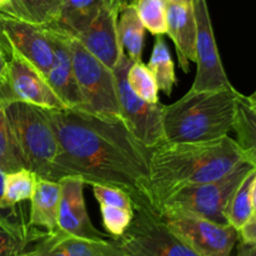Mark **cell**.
Wrapping results in <instances>:
<instances>
[{
	"label": "cell",
	"mask_w": 256,
	"mask_h": 256,
	"mask_svg": "<svg viewBox=\"0 0 256 256\" xmlns=\"http://www.w3.org/2000/svg\"><path fill=\"white\" fill-rule=\"evenodd\" d=\"M44 110L60 145L54 182L78 176L85 184L122 189L132 202L150 205L152 150L135 138L124 120L74 108Z\"/></svg>",
	"instance_id": "cell-1"
},
{
	"label": "cell",
	"mask_w": 256,
	"mask_h": 256,
	"mask_svg": "<svg viewBox=\"0 0 256 256\" xmlns=\"http://www.w3.org/2000/svg\"><path fill=\"white\" fill-rule=\"evenodd\" d=\"M244 160L229 135L208 142H162L150 152V205L158 210L179 190L220 179Z\"/></svg>",
	"instance_id": "cell-2"
},
{
	"label": "cell",
	"mask_w": 256,
	"mask_h": 256,
	"mask_svg": "<svg viewBox=\"0 0 256 256\" xmlns=\"http://www.w3.org/2000/svg\"><path fill=\"white\" fill-rule=\"evenodd\" d=\"M234 86L192 90L164 106L165 142H195L219 139L234 129L236 100Z\"/></svg>",
	"instance_id": "cell-3"
},
{
	"label": "cell",
	"mask_w": 256,
	"mask_h": 256,
	"mask_svg": "<svg viewBox=\"0 0 256 256\" xmlns=\"http://www.w3.org/2000/svg\"><path fill=\"white\" fill-rule=\"evenodd\" d=\"M24 166L38 178L52 180L60 145L45 110L24 102L2 106Z\"/></svg>",
	"instance_id": "cell-4"
},
{
	"label": "cell",
	"mask_w": 256,
	"mask_h": 256,
	"mask_svg": "<svg viewBox=\"0 0 256 256\" xmlns=\"http://www.w3.org/2000/svg\"><path fill=\"white\" fill-rule=\"evenodd\" d=\"M66 34L75 79L84 100L82 110L110 119H122L114 70L90 54L74 35L69 32Z\"/></svg>",
	"instance_id": "cell-5"
},
{
	"label": "cell",
	"mask_w": 256,
	"mask_h": 256,
	"mask_svg": "<svg viewBox=\"0 0 256 256\" xmlns=\"http://www.w3.org/2000/svg\"><path fill=\"white\" fill-rule=\"evenodd\" d=\"M114 242L128 256H199L168 228L155 209L140 202H134L132 222Z\"/></svg>",
	"instance_id": "cell-6"
},
{
	"label": "cell",
	"mask_w": 256,
	"mask_h": 256,
	"mask_svg": "<svg viewBox=\"0 0 256 256\" xmlns=\"http://www.w3.org/2000/svg\"><path fill=\"white\" fill-rule=\"evenodd\" d=\"M254 168V165L250 164L248 160H244L232 172L220 179L204 184L192 185L179 190L165 200L155 212L162 209L179 210L198 215L218 224L229 225L225 216L228 202L244 178Z\"/></svg>",
	"instance_id": "cell-7"
},
{
	"label": "cell",
	"mask_w": 256,
	"mask_h": 256,
	"mask_svg": "<svg viewBox=\"0 0 256 256\" xmlns=\"http://www.w3.org/2000/svg\"><path fill=\"white\" fill-rule=\"evenodd\" d=\"M134 60L122 54L114 69L116 79L120 112L125 124L140 142L150 150L165 142L164 106L162 102L152 104L138 96L128 84L126 72Z\"/></svg>",
	"instance_id": "cell-8"
},
{
	"label": "cell",
	"mask_w": 256,
	"mask_h": 256,
	"mask_svg": "<svg viewBox=\"0 0 256 256\" xmlns=\"http://www.w3.org/2000/svg\"><path fill=\"white\" fill-rule=\"evenodd\" d=\"M176 236L199 256H230L238 242V230L198 215L172 209L156 212Z\"/></svg>",
	"instance_id": "cell-9"
},
{
	"label": "cell",
	"mask_w": 256,
	"mask_h": 256,
	"mask_svg": "<svg viewBox=\"0 0 256 256\" xmlns=\"http://www.w3.org/2000/svg\"><path fill=\"white\" fill-rule=\"evenodd\" d=\"M0 48L5 56L18 54L46 76L54 52L44 25L12 14L0 8Z\"/></svg>",
	"instance_id": "cell-10"
},
{
	"label": "cell",
	"mask_w": 256,
	"mask_h": 256,
	"mask_svg": "<svg viewBox=\"0 0 256 256\" xmlns=\"http://www.w3.org/2000/svg\"><path fill=\"white\" fill-rule=\"evenodd\" d=\"M24 102L42 109H65L48 82L46 76L32 64L18 54L8 56V70L4 84L0 86V104Z\"/></svg>",
	"instance_id": "cell-11"
},
{
	"label": "cell",
	"mask_w": 256,
	"mask_h": 256,
	"mask_svg": "<svg viewBox=\"0 0 256 256\" xmlns=\"http://www.w3.org/2000/svg\"><path fill=\"white\" fill-rule=\"evenodd\" d=\"M196 22V74L192 85V90H215L232 86L225 72L219 49L215 42L206 0H192Z\"/></svg>",
	"instance_id": "cell-12"
},
{
	"label": "cell",
	"mask_w": 256,
	"mask_h": 256,
	"mask_svg": "<svg viewBox=\"0 0 256 256\" xmlns=\"http://www.w3.org/2000/svg\"><path fill=\"white\" fill-rule=\"evenodd\" d=\"M59 184V232L82 239H109V235L99 232L90 220L84 198V186L86 185L84 180L78 176H66L60 179Z\"/></svg>",
	"instance_id": "cell-13"
},
{
	"label": "cell",
	"mask_w": 256,
	"mask_h": 256,
	"mask_svg": "<svg viewBox=\"0 0 256 256\" xmlns=\"http://www.w3.org/2000/svg\"><path fill=\"white\" fill-rule=\"evenodd\" d=\"M44 26L52 40L54 52L52 66L46 74L48 82L65 106L84 109V100L75 79L66 32L55 24H46Z\"/></svg>",
	"instance_id": "cell-14"
},
{
	"label": "cell",
	"mask_w": 256,
	"mask_h": 256,
	"mask_svg": "<svg viewBox=\"0 0 256 256\" xmlns=\"http://www.w3.org/2000/svg\"><path fill=\"white\" fill-rule=\"evenodd\" d=\"M122 2H106L94 22L79 35H74L90 54L112 70L124 54L118 35V12Z\"/></svg>",
	"instance_id": "cell-15"
},
{
	"label": "cell",
	"mask_w": 256,
	"mask_h": 256,
	"mask_svg": "<svg viewBox=\"0 0 256 256\" xmlns=\"http://www.w3.org/2000/svg\"><path fill=\"white\" fill-rule=\"evenodd\" d=\"M38 242L24 256H128L114 239H82L59 230L52 234L42 232Z\"/></svg>",
	"instance_id": "cell-16"
},
{
	"label": "cell",
	"mask_w": 256,
	"mask_h": 256,
	"mask_svg": "<svg viewBox=\"0 0 256 256\" xmlns=\"http://www.w3.org/2000/svg\"><path fill=\"white\" fill-rule=\"evenodd\" d=\"M168 32L175 45L179 65L184 72H189L190 62H196V22L192 2H172L166 4Z\"/></svg>",
	"instance_id": "cell-17"
},
{
	"label": "cell",
	"mask_w": 256,
	"mask_h": 256,
	"mask_svg": "<svg viewBox=\"0 0 256 256\" xmlns=\"http://www.w3.org/2000/svg\"><path fill=\"white\" fill-rule=\"evenodd\" d=\"M92 188L108 235L112 239L122 236L134 216L132 199L124 190L109 185L92 184Z\"/></svg>",
	"instance_id": "cell-18"
},
{
	"label": "cell",
	"mask_w": 256,
	"mask_h": 256,
	"mask_svg": "<svg viewBox=\"0 0 256 256\" xmlns=\"http://www.w3.org/2000/svg\"><path fill=\"white\" fill-rule=\"evenodd\" d=\"M32 205L29 212L30 226L35 229H44L48 234H52L59 230L58 215L60 204V184L54 180L38 178L36 186L32 194Z\"/></svg>",
	"instance_id": "cell-19"
},
{
	"label": "cell",
	"mask_w": 256,
	"mask_h": 256,
	"mask_svg": "<svg viewBox=\"0 0 256 256\" xmlns=\"http://www.w3.org/2000/svg\"><path fill=\"white\" fill-rule=\"evenodd\" d=\"M106 2V0H62L50 24L58 25L72 35H79L94 22Z\"/></svg>",
	"instance_id": "cell-20"
},
{
	"label": "cell",
	"mask_w": 256,
	"mask_h": 256,
	"mask_svg": "<svg viewBox=\"0 0 256 256\" xmlns=\"http://www.w3.org/2000/svg\"><path fill=\"white\" fill-rule=\"evenodd\" d=\"M145 30L132 2H122L118 12V35L122 52L134 62L142 60Z\"/></svg>",
	"instance_id": "cell-21"
},
{
	"label": "cell",
	"mask_w": 256,
	"mask_h": 256,
	"mask_svg": "<svg viewBox=\"0 0 256 256\" xmlns=\"http://www.w3.org/2000/svg\"><path fill=\"white\" fill-rule=\"evenodd\" d=\"M29 222H18L0 214V256H20L42 235Z\"/></svg>",
	"instance_id": "cell-22"
},
{
	"label": "cell",
	"mask_w": 256,
	"mask_h": 256,
	"mask_svg": "<svg viewBox=\"0 0 256 256\" xmlns=\"http://www.w3.org/2000/svg\"><path fill=\"white\" fill-rule=\"evenodd\" d=\"M236 142L245 160L256 168V108L245 95L239 94L236 100L234 129Z\"/></svg>",
	"instance_id": "cell-23"
},
{
	"label": "cell",
	"mask_w": 256,
	"mask_h": 256,
	"mask_svg": "<svg viewBox=\"0 0 256 256\" xmlns=\"http://www.w3.org/2000/svg\"><path fill=\"white\" fill-rule=\"evenodd\" d=\"M148 68L154 75L159 90L170 96L176 84V74H175V65L172 54L162 35H156L155 38L154 48L148 62Z\"/></svg>",
	"instance_id": "cell-24"
},
{
	"label": "cell",
	"mask_w": 256,
	"mask_h": 256,
	"mask_svg": "<svg viewBox=\"0 0 256 256\" xmlns=\"http://www.w3.org/2000/svg\"><path fill=\"white\" fill-rule=\"evenodd\" d=\"M36 182L38 175L26 168L8 172L0 209H12L19 202L32 199Z\"/></svg>",
	"instance_id": "cell-25"
},
{
	"label": "cell",
	"mask_w": 256,
	"mask_h": 256,
	"mask_svg": "<svg viewBox=\"0 0 256 256\" xmlns=\"http://www.w3.org/2000/svg\"><path fill=\"white\" fill-rule=\"evenodd\" d=\"M256 168L252 170L242 184L238 186L232 196L230 198L229 202L225 209V216H226L228 224L232 225L235 230H239L250 218L254 215V208H252V185L254 180Z\"/></svg>",
	"instance_id": "cell-26"
},
{
	"label": "cell",
	"mask_w": 256,
	"mask_h": 256,
	"mask_svg": "<svg viewBox=\"0 0 256 256\" xmlns=\"http://www.w3.org/2000/svg\"><path fill=\"white\" fill-rule=\"evenodd\" d=\"M142 25L152 35H164L168 32L166 0H132Z\"/></svg>",
	"instance_id": "cell-27"
},
{
	"label": "cell",
	"mask_w": 256,
	"mask_h": 256,
	"mask_svg": "<svg viewBox=\"0 0 256 256\" xmlns=\"http://www.w3.org/2000/svg\"><path fill=\"white\" fill-rule=\"evenodd\" d=\"M128 84L130 89L140 96L146 100L148 102L156 104L159 100V86L156 84L154 75L150 72L148 65H145L142 60L132 62L126 72Z\"/></svg>",
	"instance_id": "cell-28"
},
{
	"label": "cell",
	"mask_w": 256,
	"mask_h": 256,
	"mask_svg": "<svg viewBox=\"0 0 256 256\" xmlns=\"http://www.w3.org/2000/svg\"><path fill=\"white\" fill-rule=\"evenodd\" d=\"M24 162L20 158L12 132L10 130L9 122L4 114V110H0V169L5 172H12L22 169Z\"/></svg>",
	"instance_id": "cell-29"
},
{
	"label": "cell",
	"mask_w": 256,
	"mask_h": 256,
	"mask_svg": "<svg viewBox=\"0 0 256 256\" xmlns=\"http://www.w3.org/2000/svg\"><path fill=\"white\" fill-rule=\"evenodd\" d=\"M2 8L36 24H48V0H10Z\"/></svg>",
	"instance_id": "cell-30"
},
{
	"label": "cell",
	"mask_w": 256,
	"mask_h": 256,
	"mask_svg": "<svg viewBox=\"0 0 256 256\" xmlns=\"http://www.w3.org/2000/svg\"><path fill=\"white\" fill-rule=\"evenodd\" d=\"M238 240L244 244L256 245V212L238 230Z\"/></svg>",
	"instance_id": "cell-31"
},
{
	"label": "cell",
	"mask_w": 256,
	"mask_h": 256,
	"mask_svg": "<svg viewBox=\"0 0 256 256\" xmlns=\"http://www.w3.org/2000/svg\"><path fill=\"white\" fill-rule=\"evenodd\" d=\"M236 256H256V245L240 242Z\"/></svg>",
	"instance_id": "cell-32"
},
{
	"label": "cell",
	"mask_w": 256,
	"mask_h": 256,
	"mask_svg": "<svg viewBox=\"0 0 256 256\" xmlns=\"http://www.w3.org/2000/svg\"><path fill=\"white\" fill-rule=\"evenodd\" d=\"M6 70H8V58L5 56L4 52L0 48V86L4 84L5 78H6Z\"/></svg>",
	"instance_id": "cell-33"
},
{
	"label": "cell",
	"mask_w": 256,
	"mask_h": 256,
	"mask_svg": "<svg viewBox=\"0 0 256 256\" xmlns=\"http://www.w3.org/2000/svg\"><path fill=\"white\" fill-rule=\"evenodd\" d=\"M5 178H6V172H5L2 169H0V202H2V195H4Z\"/></svg>",
	"instance_id": "cell-34"
},
{
	"label": "cell",
	"mask_w": 256,
	"mask_h": 256,
	"mask_svg": "<svg viewBox=\"0 0 256 256\" xmlns=\"http://www.w3.org/2000/svg\"><path fill=\"white\" fill-rule=\"evenodd\" d=\"M252 208H254V212H256V172H255L254 180H252Z\"/></svg>",
	"instance_id": "cell-35"
},
{
	"label": "cell",
	"mask_w": 256,
	"mask_h": 256,
	"mask_svg": "<svg viewBox=\"0 0 256 256\" xmlns=\"http://www.w3.org/2000/svg\"><path fill=\"white\" fill-rule=\"evenodd\" d=\"M248 98V100H249V102L252 105H254V106L256 108V90L254 92H252V95H250V96H246Z\"/></svg>",
	"instance_id": "cell-36"
},
{
	"label": "cell",
	"mask_w": 256,
	"mask_h": 256,
	"mask_svg": "<svg viewBox=\"0 0 256 256\" xmlns=\"http://www.w3.org/2000/svg\"><path fill=\"white\" fill-rule=\"evenodd\" d=\"M9 2H10V0H0V8L6 6V5L9 4Z\"/></svg>",
	"instance_id": "cell-37"
},
{
	"label": "cell",
	"mask_w": 256,
	"mask_h": 256,
	"mask_svg": "<svg viewBox=\"0 0 256 256\" xmlns=\"http://www.w3.org/2000/svg\"><path fill=\"white\" fill-rule=\"evenodd\" d=\"M166 2H192V0H166Z\"/></svg>",
	"instance_id": "cell-38"
},
{
	"label": "cell",
	"mask_w": 256,
	"mask_h": 256,
	"mask_svg": "<svg viewBox=\"0 0 256 256\" xmlns=\"http://www.w3.org/2000/svg\"><path fill=\"white\" fill-rule=\"evenodd\" d=\"M108 2H125V0H106Z\"/></svg>",
	"instance_id": "cell-39"
},
{
	"label": "cell",
	"mask_w": 256,
	"mask_h": 256,
	"mask_svg": "<svg viewBox=\"0 0 256 256\" xmlns=\"http://www.w3.org/2000/svg\"><path fill=\"white\" fill-rule=\"evenodd\" d=\"M2 104H0V110H2Z\"/></svg>",
	"instance_id": "cell-40"
}]
</instances>
